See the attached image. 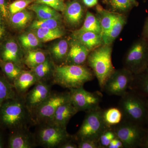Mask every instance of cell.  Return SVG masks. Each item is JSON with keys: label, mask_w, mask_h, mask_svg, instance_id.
Wrapping results in <instances>:
<instances>
[{"label": "cell", "mask_w": 148, "mask_h": 148, "mask_svg": "<svg viewBox=\"0 0 148 148\" xmlns=\"http://www.w3.org/2000/svg\"><path fill=\"white\" fill-rule=\"evenodd\" d=\"M35 125L32 114L27 108L24 96L17 95L0 106V128L12 132L29 128Z\"/></svg>", "instance_id": "obj_1"}, {"label": "cell", "mask_w": 148, "mask_h": 148, "mask_svg": "<svg viewBox=\"0 0 148 148\" xmlns=\"http://www.w3.org/2000/svg\"><path fill=\"white\" fill-rule=\"evenodd\" d=\"M95 77L91 69L84 65L61 64L55 66L52 84L70 90L84 86Z\"/></svg>", "instance_id": "obj_2"}, {"label": "cell", "mask_w": 148, "mask_h": 148, "mask_svg": "<svg viewBox=\"0 0 148 148\" xmlns=\"http://www.w3.org/2000/svg\"><path fill=\"white\" fill-rule=\"evenodd\" d=\"M118 108L123 115V120L144 126L147 124L148 99L134 90H128L121 97Z\"/></svg>", "instance_id": "obj_3"}, {"label": "cell", "mask_w": 148, "mask_h": 148, "mask_svg": "<svg viewBox=\"0 0 148 148\" xmlns=\"http://www.w3.org/2000/svg\"><path fill=\"white\" fill-rule=\"evenodd\" d=\"M112 45L103 44L91 51L86 61L102 91L107 80L115 70L112 62Z\"/></svg>", "instance_id": "obj_4"}, {"label": "cell", "mask_w": 148, "mask_h": 148, "mask_svg": "<svg viewBox=\"0 0 148 148\" xmlns=\"http://www.w3.org/2000/svg\"><path fill=\"white\" fill-rule=\"evenodd\" d=\"M103 112V110L100 108L86 112L79 129L73 136L75 142L86 140L99 142L101 135L110 128L104 122Z\"/></svg>", "instance_id": "obj_5"}, {"label": "cell", "mask_w": 148, "mask_h": 148, "mask_svg": "<svg viewBox=\"0 0 148 148\" xmlns=\"http://www.w3.org/2000/svg\"><path fill=\"white\" fill-rule=\"evenodd\" d=\"M35 139L37 146L46 148H59L64 143L73 139L66 128L50 123L38 125Z\"/></svg>", "instance_id": "obj_6"}, {"label": "cell", "mask_w": 148, "mask_h": 148, "mask_svg": "<svg viewBox=\"0 0 148 148\" xmlns=\"http://www.w3.org/2000/svg\"><path fill=\"white\" fill-rule=\"evenodd\" d=\"M124 66L134 75L140 73L147 68V39L142 37L133 43L125 56Z\"/></svg>", "instance_id": "obj_7"}, {"label": "cell", "mask_w": 148, "mask_h": 148, "mask_svg": "<svg viewBox=\"0 0 148 148\" xmlns=\"http://www.w3.org/2000/svg\"><path fill=\"white\" fill-rule=\"evenodd\" d=\"M70 101L68 92H51L32 114L35 125L48 123L59 106Z\"/></svg>", "instance_id": "obj_8"}, {"label": "cell", "mask_w": 148, "mask_h": 148, "mask_svg": "<svg viewBox=\"0 0 148 148\" xmlns=\"http://www.w3.org/2000/svg\"><path fill=\"white\" fill-rule=\"evenodd\" d=\"M112 128L116 138L123 144V148L142 147L147 130L144 126L123 120L119 124Z\"/></svg>", "instance_id": "obj_9"}, {"label": "cell", "mask_w": 148, "mask_h": 148, "mask_svg": "<svg viewBox=\"0 0 148 148\" xmlns=\"http://www.w3.org/2000/svg\"><path fill=\"white\" fill-rule=\"evenodd\" d=\"M70 101L79 112H89L100 108L103 94L96 91L90 92L84 88L83 86L70 89Z\"/></svg>", "instance_id": "obj_10"}, {"label": "cell", "mask_w": 148, "mask_h": 148, "mask_svg": "<svg viewBox=\"0 0 148 148\" xmlns=\"http://www.w3.org/2000/svg\"><path fill=\"white\" fill-rule=\"evenodd\" d=\"M134 75L125 68L115 70L105 84L103 91L108 95L123 96L129 90Z\"/></svg>", "instance_id": "obj_11"}, {"label": "cell", "mask_w": 148, "mask_h": 148, "mask_svg": "<svg viewBox=\"0 0 148 148\" xmlns=\"http://www.w3.org/2000/svg\"><path fill=\"white\" fill-rule=\"evenodd\" d=\"M52 84L47 82H38L24 95L25 104L32 115L36 109L50 95Z\"/></svg>", "instance_id": "obj_12"}, {"label": "cell", "mask_w": 148, "mask_h": 148, "mask_svg": "<svg viewBox=\"0 0 148 148\" xmlns=\"http://www.w3.org/2000/svg\"><path fill=\"white\" fill-rule=\"evenodd\" d=\"M34 134L29 128L13 131L8 140L10 148H33L37 146Z\"/></svg>", "instance_id": "obj_13"}, {"label": "cell", "mask_w": 148, "mask_h": 148, "mask_svg": "<svg viewBox=\"0 0 148 148\" xmlns=\"http://www.w3.org/2000/svg\"><path fill=\"white\" fill-rule=\"evenodd\" d=\"M90 52L81 43L73 38L70 43L69 53L63 64L84 65Z\"/></svg>", "instance_id": "obj_14"}, {"label": "cell", "mask_w": 148, "mask_h": 148, "mask_svg": "<svg viewBox=\"0 0 148 148\" xmlns=\"http://www.w3.org/2000/svg\"><path fill=\"white\" fill-rule=\"evenodd\" d=\"M0 61L13 62L21 66L23 62L22 54L14 40H7L1 45Z\"/></svg>", "instance_id": "obj_15"}, {"label": "cell", "mask_w": 148, "mask_h": 148, "mask_svg": "<svg viewBox=\"0 0 148 148\" xmlns=\"http://www.w3.org/2000/svg\"><path fill=\"white\" fill-rule=\"evenodd\" d=\"M78 112L69 101L58 107L48 123L66 128L70 120Z\"/></svg>", "instance_id": "obj_16"}, {"label": "cell", "mask_w": 148, "mask_h": 148, "mask_svg": "<svg viewBox=\"0 0 148 148\" xmlns=\"http://www.w3.org/2000/svg\"><path fill=\"white\" fill-rule=\"evenodd\" d=\"M63 12L66 22L73 27L78 26L84 16V9L78 0L67 3Z\"/></svg>", "instance_id": "obj_17"}, {"label": "cell", "mask_w": 148, "mask_h": 148, "mask_svg": "<svg viewBox=\"0 0 148 148\" xmlns=\"http://www.w3.org/2000/svg\"><path fill=\"white\" fill-rule=\"evenodd\" d=\"M38 82V79L32 71H23L14 81L13 84L16 94L24 96L29 88Z\"/></svg>", "instance_id": "obj_18"}, {"label": "cell", "mask_w": 148, "mask_h": 148, "mask_svg": "<svg viewBox=\"0 0 148 148\" xmlns=\"http://www.w3.org/2000/svg\"><path fill=\"white\" fill-rule=\"evenodd\" d=\"M74 38L77 40L90 51L104 44L102 36L91 32L75 33Z\"/></svg>", "instance_id": "obj_19"}, {"label": "cell", "mask_w": 148, "mask_h": 148, "mask_svg": "<svg viewBox=\"0 0 148 148\" xmlns=\"http://www.w3.org/2000/svg\"><path fill=\"white\" fill-rule=\"evenodd\" d=\"M126 23L125 16L122 14L117 13L112 26L107 33L102 36L104 44L112 45L120 34Z\"/></svg>", "instance_id": "obj_20"}, {"label": "cell", "mask_w": 148, "mask_h": 148, "mask_svg": "<svg viewBox=\"0 0 148 148\" xmlns=\"http://www.w3.org/2000/svg\"><path fill=\"white\" fill-rule=\"evenodd\" d=\"M96 16L101 25V36H103L112 26L116 18L117 12L107 10L100 5L96 6Z\"/></svg>", "instance_id": "obj_21"}, {"label": "cell", "mask_w": 148, "mask_h": 148, "mask_svg": "<svg viewBox=\"0 0 148 148\" xmlns=\"http://www.w3.org/2000/svg\"><path fill=\"white\" fill-rule=\"evenodd\" d=\"M55 66L50 58L47 57L44 62L31 70L34 72L38 81L47 82L49 80L53 78Z\"/></svg>", "instance_id": "obj_22"}, {"label": "cell", "mask_w": 148, "mask_h": 148, "mask_svg": "<svg viewBox=\"0 0 148 148\" xmlns=\"http://www.w3.org/2000/svg\"><path fill=\"white\" fill-rule=\"evenodd\" d=\"M129 90L136 91L148 99V67L144 71L134 75Z\"/></svg>", "instance_id": "obj_23"}, {"label": "cell", "mask_w": 148, "mask_h": 148, "mask_svg": "<svg viewBox=\"0 0 148 148\" xmlns=\"http://www.w3.org/2000/svg\"><path fill=\"white\" fill-rule=\"evenodd\" d=\"M28 8L36 13L39 19L61 18V14L58 11L44 4L34 3L29 6Z\"/></svg>", "instance_id": "obj_24"}, {"label": "cell", "mask_w": 148, "mask_h": 148, "mask_svg": "<svg viewBox=\"0 0 148 148\" xmlns=\"http://www.w3.org/2000/svg\"><path fill=\"white\" fill-rule=\"evenodd\" d=\"M13 84L0 74V106L4 102L17 97Z\"/></svg>", "instance_id": "obj_25"}, {"label": "cell", "mask_w": 148, "mask_h": 148, "mask_svg": "<svg viewBox=\"0 0 148 148\" xmlns=\"http://www.w3.org/2000/svg\"><path fill=\"white\" fill-rule=\"evenodd\" d=\"M103 117L104 122L110 128L119 124L123 119L122 113L118 107L103 110Z\"/></svg>", "instance_id": "obj_26"}, {"label": "cell", "mask_w": 148, "mask_h": 148, "mask_svg": "<svg viewBox=\"0 0 148 148\" xmlns=\"http://www.w3.org/2000/svg\"><path fill=\"white\" fill-rule=\"evenodd\" d=\"M33 30L39 39L42 42H47L59 38L65 34L64 31L61 28L53 29L40 28Z\"/></svg>", "instance_id": "obj_27"}, {"label": "cell", "mask_w": 148, "mask_h": 148, "mask_svg": "<svg viewBox=\"0 0 148 148\" xmlns=\"http://www.w3.org/2000/svg\"><path fill=\"white\" fill-rule=\"evenodd\" d=\"M70 43L66 40L62 39L56 43L51 49V55L55 61L64 62L69 53Z\"/></svg>", "instance_id": "obj_28"}, {"label": "cell", "mask_w": 148, "mask_h": 148, "mask_svg": "<svg viewBox=\"0 0 148 148\" xmlns=\"http://www.w3.org/2000/svg\"><path fill=\"white\" fill-rule=\"evenodd\" d=\"M47 56L42 51L31 49L27 51L23 58V63L32 70L46 60Z\"/></svg>", "instance_id": "obj_29"}, {"label": "cell", "mask_w": 148, "mask_h": 148, "mask_svg": "<svg viewBox=\"0 0 148 148\" xmlns=\"http://www.w3.org/2000/svg\"><path fill=\"white\" fill-rule=\"evenodd\" d=\"M91 32L101 35V29L99 21L96 16L90 12L87 11L82 27L75 33Z\"/></svg>", "instance_id": "obj_30"}, {"label": "cell", "mask_w": 148, "mask_h": 148, "mask_svg": "<svg viewBox=\"0 0 148 148\" xmlns=\"http://www.w3.org/2000/svg\"><path fill=\"white\" fill-rule=\"evenodd\" d=\"M0 67L5 77L12 84L16 78L23 71L21 66L12 62L0 61Z\"/></svg>", "instance_id": "obj_31"}, {"label": "cell", "mask_w": 148, "mask_h": 148, "mask_svg": "<svg viewBox=\"0 0 148 148\" xmlns=\"http://www.w3.org/2000/svg\"><path fill=\"white\" fill-rule=\"evenodd\" d=\"M32 12L24 9L12 14L10 18V22L15 28H22L25 27L32 20Z\"/></svg>", "instance_id": "obj_32"}, {"label": "cell", "mask_w": 148, "mask_h": 148, "mask_svg": "<svg viewBox=\"0 0 148 148\" xmlns=\"http://www.w3.org/2000/svg\"><path fill=\"white\" fill-rule=\"evenodd\" d=\"M103 2L109 5L114 12L119 13L127 12L135 6L130 0H104Z\"/></svg>", "instance_id": "obj_33"}, {"label": "cell", "mask_w": 148, "mask_h": 148, "mask_svg": "<svg viewBox=\"0 0 148 148\" xmlns=\"http://www.w3.org/2000/svg\"><path fill=\"white\" fill-rule=\"evenodd\" d=\"M21 45L25 49H34L40 45L41 41L34 32L22 34L18 37Z\"/></svg>", "instance_id": "obj_34"}, {"label": "cell", "mask_w": 148, "mask_h": 148, "mask_svg": "<svg viewBox=\"0 0 148 148\" xmlns=\"http://www.w3.org/2000/svg\"><path fill=\"white\" fill-rule=\"evenodd\" d=\"M61 25V20L58 18L38 19L33 22L31 25V28L32 29L40 28L53 29L60 28Z\"/></svg>", "instance_id": "obj_35"}, {"label": "cell", "mask_w": 148, "mask_h": 148, "mask_svg": "<svg viewBox=\"0 0 148 148\" xmlns=\"http://www.w3.org/2000/svg\"><path fill=\"white\" fill-rule=\"evenodd\" d=\"M35 0H16L8 7L9 12L12 15L24 10Z\"/></svg>", "instance_id": "obj_36"}, {"label": "cell", "mask_w": 148, "mask_h": 148, "mask_svg": "<svg viewBox=\"0 0 148 148\" xmlns=\"http://www.w3.org/2000/svg\"><path fill=\"white\" fill-rule=\"evenodd\" d=\"M116 138V136L112 127L107 129L99 138V143L101 148H108L111 141Z\"/></svg>", "instance_id": "obj_37"}, {"label": "cell", "mask_w": 148, "mask_h": 148, "mask_svg": "<svg viewBox=\"0 0 148 148\" xmlns=\"http://www.w3.org/2000/svg\"><path fill=\"white\" fill-rule=\"evenodd\" d=\"M34 2L46 5L58 12L64 11L66 7V4L63 0H35Z\"/></svg>", "instance_id": "obj_38"}, {"label": "cell", "mask_w": 148, "mask_h": 148, "mask_svg": "<svg viewBox=\"0 0 148 148\" xmlns=\"http://www.w3.org/2000/svg\"><path fill=\"white\" fill-rule=\"evenodd\" d=\"M78 148H101L98 141L83 140L76 142Z\"/></svg>", "instance_id": "obj_39"}, {"label": "cell", "mask_w": 148, "mask_h": 148, "mask_svg": "<svg viewBox=\"0 0 148 148\" xmlns=\"http://www.w3.org/2000/svg\"><path fill=\"white\" fill-rule=\"evenodd\" d=\"M9 9L5 0H0V13L4 18H7L8 15Z\"/></svg>", "instance_id": "obj_40"}, {"label": "cell", "mask_w": 148, "mask_h": 148, "mask_svg": "<svg viewBox=\"0 0 148 148\" xmlns=\"http://www.w3.org/2000/svg\"><path fill=\"white\" fill-rule=\"evenodd\" d=\"M122 143L119 138H115L111 141L108 148H123Z\"/></svg>", "instance_id": "obj_41"}, {"label": "cell", "mask_w": 148, "mask_h": 148, "mask_svg": "<svg viewBox=\"0 0 148 148\" xmlns=\"http://www.w3.org/2000/svg\"><path fill=\"white\" fill-rule=\"evenodd\" d=\"M59 148H78V146L77 143H75L73 138V139L62 144Z\"/></svg>", "instance_id": "obj_42"}, {"label": "cell", "mask_w": 148, "mask_h": 148, "mask_svg": "<svg viewBox=\"0 0 148 148\" xmlns=\"http://www.w3.org/2000/svg\"><path fill=\"white\" fill-rule=\"evenodd\" d=\"M142 36L143 38L148 39V17L146 19L143 27Z\"/></svg>", "instance_id": "obj_43"}, {"label": "cell", "mask_w": 148, "mask_h": 148, "mask_svg": "<svg viewBox=\"0 0 148 148\" xmlns=\"http://www.w3.org/2000/svg\"><path fill=\"white\" fill-rule=\"evenodd\" d=\"M85 5L88 7L91 8L97 5L98 0H82Z\"/></svg>", "instance_id": "obj_44"}, {"label": "cell", "mask_w": 148, "mask_h": 148, "mask_svg": "<svg viewBox=\"0 0 148 148\" xmlns=\"http://www.w3.org/2000/svg\"><path fill=\"white\" fill-rule=\"evenodd\" d=\"M142 147L148 148V127L146 130L145 136L143 141Z\"/></svg>", "instance_id": "obj_45"}, {"label": "cell", "mask_w": 148, "mask_h": 148, "mask_svg": "<svg viewBox=\"0 0 148 148\" xmlns=\"http://www.w3.org/2000/svg\"><path fill=\"white\" fill-rule=\"evenodd\" d=\"M5 33V28L3 24L0 23V40L2 38Z\"/></svg>", "instance_id": "obj_46"}, {"label": "cell", "mask_w": 148, "mask_h": 148, "mask_svg": "<svg viewBox=\"0 0 148 148\" xmlns=\"http://www.w3.org/2000/svg\"><path fill=\"white\" fill-rule=\"evenodd\" d=\"M4 147V142L2 136L0 135V148Z\"/></svg>", "instance_id": "obj_47"}, {"label": "cell", "mask_w": 148, "mask_h": 148, "mask_svg": "<svg viewBox=\"0 0 148 148\" xmlns=\"http://www.w3.org/2000/svg\"><path fill=\"white\" fill-rule=\"evenodd\" d=\"M132 2L133 4L135 6H137L138 5V3L137 1V0H130Z\"/></svg>", "instance_id": "obj_48"}, {"label": "cell", "mask_w": 148, "mask_h": 148, "mask_svg": "<svg viewBox=\"0 0 148 148\" xmlns=\"http://www.w3.org/2000/svg\"><path fill=\"white\" fill-rule=\"evenodd\" d=\"M1 14L0 13V22H1Z\"/></svg>", "instance_id": "obj_49"}, {"label": "cell", "mask_w": 148, "mask_h": 148, "mask_svg": "<svg viewBox=\"0 0 148 148\" xmlns=\"http://www.w3.org/2000/svg\"><path fill=\"white\" fill-rule=\"evenodd\" d=\"M147 125L148 127V116L147 121Z\"/></svg>", "instance_id": "obj_50"}]
</instances>
